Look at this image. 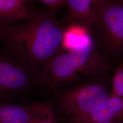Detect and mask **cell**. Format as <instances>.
Segmentation results:
<instances>
[{
	"instance_id": "11",
	"label": "cell",
	"mask_w": 123,
	"mask_h": 123,
	"mask_svg": "<svg viewBox=\"0 0 123 123\" xmlns=\"http://www.w3.org/2000/svg\"><path fill=\"white\" fill-rule=\"evenodd\" d=\"M113 94L123 98V61L116 68L111 80Z\"/></svg>"
},
{
	"instance_id": "3",
	"label": "cell",
	"mask_w": 123,
	"mask_h": 123,
	"mask_svg": "<svg viewBox=\"0 0 123 123\" xmlns=\"http://www.w3.org/2000/svg\"><path fill=\"white\" fill-rule=\"evenodd\" d=\"M42 86L41 73L4 43L0 50V103L24 104L36 87Z\"/></svg>"
},
{
	"instance_id": "1",
	"label": "cell",
	"mask_w": 123,
	"mask_h": 123,
	"mask_svg": "<svg viewBox=\"0 0 123 123\" xmlns=\"http://www.w3.org/2000/svg\"><path fill=\"white\" fill-rule=\"evenodd\" d=\"M67 29L58 20L57 10L48 8L33 11L24 22L7 26L1 40L41 73L63 49Z\"/></svg>"
},
{
	"instance_id": "2",
	"label": "cell",
	"mask_w": 123,
	"mask_h": 123,
	"mask_svg": "<svg viewBox=\"0 0 123 123\" xmlns=\"http://www.w3.org/2000/svg\"><path fill=\"white\" fill-rule=\"evenodd\" d=\"M110 70L89 35L83 42L58 53L41 72V79L43 87L57 91Z\"/></svg>"
},
{
	"instance_id": "13",
	"label": "cell",
	"mask_w": 123,
	"mask_h": 123,
	"mask_svg": "<svg viewBox=\"0 0 123 123\" xmlns=\"http://www.w3.org/2000/svg\"><path fill=\"white\" fill-rule=\"evenodd\" d=\"M6 26H4L0 24V39L2 38L4 35Z\"/></svg>"
},
{
	"instance_id": "4",
	"label": "cell",
	"mask_w": 123,
	"mask_h": 123,
	"mask_svg": "<svg viewBox=\"0 0 123 123\" xmlns=\"http://www.w3.org/2000/svg\"><path fill=\"white\" fill-rule=\"evenodd\" d=\"M90 36L110 70L123 61V0H101Z\"/></svg>"
},
{
	"instance_id": "8",
	"label": "cell",
	"mask_w": 123,
	"mask_h": 123,
	"mask_svg": "<svg viewBox=\"0 0 123 123\" xmlns=\"http://www.w3.org/2000/svg\"><path fill=\"white\" fill-rule=\"evenodd\" d=\"M43 102L0 103V123H31L40 110Z\"/></svg>"
},
{
	"instance_id": "15",
	"label": "cell",
	"mask_w": 123,
	"mask_h": 123,
	"mask_svg": "<svg viewBox=\"0 0 123 123\" xmlns=\"http://www.w3.org/2000/svg\"><path fill=\"white\" fill-rule=\"evenodd\" d=\"M62 121H65V122H66V123H72V122H69V121H67V120H62Z\"/></svg>"
},
{
	"instance_id": "12",
	"label": "cell",
	"mask_w": 123,
	"mask_h": 123,
	"mask_svg": "<svg viewBox=\"0 0 123 123\" xmlns=\"http://www.w3.org/2000/svg\"><path fill=\"white\" fill-rule=\"evenodd\" d=\"M46 5L49 9L57 10L59 8L66 5V0H38Z\"/></svg>"
},
{
	"instance_id": "14",
	"label": "cell",
	"mask_w": 123,
	"mask_h": 123,
	"mask_svg": "<svg viewBox=\"0 0 123 123\" xmlns=\"http://www.w3.org/2000/svg\"><path fill=\"white\" fill-rule=\"evenodd\" d=\"M19 0V1L20 2H21V3L24 4V3L25 2H26V1L28 0Z\"/></svg>"
},
{
	"instance_id": "5",
	"label": "cell",
	"mask_w": 123,
	"mask_h": 123,
	"mask_svg": "<svg viewBox=\"0 0 123 123\" xmlns=\"http://www.w3.org/2000/svg\"><path fill=\"white\" fill-rule=\"evenodd\" d=\"M105 75L67 86L57 96L56 111L62 120L89 114L105 105L110 95Z\"/></svg>"
},
{
	"instance_id": "9",
	"label": "cell",
	"mask_w": 123,
	"mask_h": 123,
	"mask_svg": "<svg viewBox=\"0 0 123 123\" xmlns=\"http://www.w3.org/2000/svg\"><path fill=\"white\" fill-rule=\"evenodd\" d=\"M33 12L18 0H0V24L12 26L20 23Z\"/></svg>"
},
{
	"instance_id": "10",
	"label": "cell",
	"mask_w": 123,
	"mask_h": 123,
	"mask_svg": "<svg viewBox=\"0 0 123 123\" xmlns=\"http://www.w3.org/2000/svg\"><path fill=\"white\" fill-rule=\"evenodd\" d=\"M62 120L53 104L43 102L39 112L31 123H57Z\"/></svg>"
},
{
	"instance_id": "6",
	"label": "cell",
	"mask_w": 123,
	"mask_h": 123,
	"mask_svg": "<svg viewBox=\"0 0 123 123\" xmlns=\"http://www.w3.org/2000/svg\"><path fill=\"white\" fill-rule=\"evenodd\" d=\"M101 0H66L67 16L63 22L67 27L75 26L90 36L97 6Z\"/></svg>"
},
{
	"instance_id": "7",
	"label": "cell",
	"mask_w": 123,
	"mask_h": 123,
	"mask_svg": "<svg viewBox=\"0 0 123 123\" xmlns=\"http://www.w3.org/2000/svg\"><path fill=\"white\" fill-rule=\"evenodd\" d=\"M64 120L73 123H123V98L111 92L105 105L99 110Z\"/></svg>"
}]
</instances>
